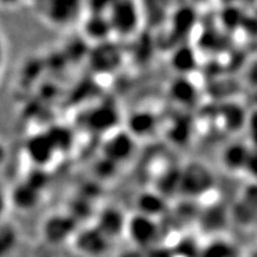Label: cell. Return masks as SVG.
<instances>
[{
  "label": "cell",
  "mask_w": 257,
  "mask_h": 257,
  "mask_svg": "<svg viewBox=\"0 0 257 257\" xmlns=\"http://www.w3.org/2000/svg\"><path fill=\"white\" fill-rule=\"evenodd\" d=\"M243 149L239 147H232L227 150L226 156H225V163L226 166L236 168L238 167V163L243 162Z\"/></svg>",
  "instance_id": "cell-2"
},
{
  "label": "cell",
  "mask_w": 257,
  "mask_h": 257,
  "mask_svg": "<svg viewBox=\"0 0 257 257\" xmlns=\"http://www.w3.org/2000/svg\"><path fill=\"white\" fill-rule=\"evenodd\" d=\"M3 57V46H2V40H0V60Z\"/></svg>",
  "instance_id": "cell-5"
},
{
  "label": "cell",
  "mask_w": 257,
  "mask_h": 257,
  "mask_svg": "<svg viewBox=\"0 0 257 257\" xmlns=\"http://www.w3.org/2000/svg\"><path fill=\"white\" fill-rule=\"evenodd\" d=\"M10 204V195L6 194V192L3 188V186L0 185V218L4 216L8 205Z\"/></svg>",
  "instance_id": "cell-3"
},
{
  "label": "cell",
  "mask_w": 257,
  "mask_h": 257,
  "mask_svg": "<svg viewBox=\"0 0 257 257\" xmlns=\"http://www.w3.org/2000/svg\"><path fill=\"white\" fill-rule=\"evenodd\" d=\"M15 242V233L9 226H0V257H5L12 249Z\"/></svg>",
  "instance_id": "cell-1"
},
{
  "label": "cell",
  "mask_w": 257,
  "mask_h": 257,
  "mask_svg": "<svg viewBox=\"0 0 257 257\" xmlns=\"http://www.w3.org/2000/svg\"><path fill=\"white\" fill-rule=\"evenodd\" d=\"M8 147L5 146L4 142H3L2 140H0V167H2L4 163L6 162V160H8Z\"/></svg>",
  "instance_id": "cell-4"
}]
</instances>
